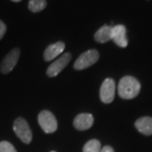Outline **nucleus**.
<instances>
[{
    "instance_id": "1a4fd4ad",
    "label": "nucleus",
    "mask_w": 152,
    "mask_h": 152,
    "mask_svg": "<svg viewBox=\"0 0 152 152\" xmlns=\"http://www.w3.org/2000/svg\"><path fill=\"white\" fill-rule=\"evenodd\" d=\"M94 124L93 116L90 113H80L77 115L74 120V126L78 130H87Z\"/></svg>"
},
{
    "instance_id": "a211bd4d",
    "label": "nucleus",
    "mask_w": 152,
    "mask_h": 152,
    "mask_svg": "<svg viewBox=\"0 0 152 152\" xmlns=\"http://www.w3.org/2000/svg\"><path fill=\"white\" fill-rule=\"evenodd\" d=\"M11 1H13V2H20V1H21V0H11Z\"/></svg>"
},
{
    "instance_id": "2eb2a0df",
    "label": "nucleus",
    "mask_w": 152,
    "mask_h": 152,
    "mask_svg": "<svg viewBox=\"0 0 152 152\" xmlns=\"http://www.w3.org/2000/svg\"><path fill=\"white\" fill-rule=\"evenodd\" d=\"M0 152H17L14 145L8 141L0 142Z\"/></svg>"
},
{
    "instance_id": "423d86ee",
    "label": "nucleus",
    "mask_w": 152,
    "mask_h": 152,
    "mask_svg": "<svg viewBox=\"0 0 152 152\" xmlns=\"http://www.w3.org/2000/svg\"><path fill=\"white\" fill-rule=\"evenodd\" d=\"M116 91L115 81L113 79H106L100 89V98L104 103H111L114 100Z\"/></svg>"
},
{
    "instance_id": "9d476101",
    "label": "nucleus",
    "mask_w": 152,
    "mask_h": 152,
    "mask_svg": "<svg viewBox=\"0 0 152 152\" xmlns=\"http://www.w3.org/2000/svg\"><path fill=\"white\" fill-rule=\"evenodd\" d=\"M64 48H65V44L63 42H58L56 43L49 45L44 52V60L47 62L53 60L64 52Z\"/></svg>"
},
{
    "instance_id": "f8f14e48",
    "label": "nucleus",
    "mask_w": 152,
    "mask_h": 152,
    "mask_svg": "<svg viewBox=\"0 0 152 152\" xmlns=\"http://www.w3.org/2000/svg\"><path fill=\"white\" fill-rule=\"evenodd\" d=\"M112 34H113V26L105 25L96 32L94 38L96 42L99 43H106L112 40Z\"/></svg>"
},
{
    "instance_id": "dca6fc26",
    "label": "nucleus",
    "mask_w": 152,
    "mask_h": 152,
    "mask_svg": "<svg viewBox=\"0 0 152 152\" xmlns=\"http://www.w3.org/2000/svg\"><path fill=\"white\" fill-rule=\"evenodd\" d=\"M6 31H7V26H6V25L4 22L2 21V20H0V41L3 39L4 37Z\"/></svg>"
},
{
    "instance_id": "39448f33",
    "label": "nucleus",
    "mask_w": 152,
    "mask_h": 152,
    "mask_svg": "<svg viewBox=\"0 0 152 152\" xmlns=\"http://www.w3.org/2000/svg\"><path fill=\"white\" fill-rule=\"evenodd\" d=\"M20 55V50L17 48L10 51L0 64V72L2 74H8L13 70L18 63Z\"/></svg>"
},
{
    "instance_id": "20e7f679",
    "label": "nucleus",
    "mask_w": 152,
    "mask_h": 152,
    "mask_svg": "<svg viewBox=\"0 0 152 152\" xmlns=\"http://www.w3.org/2000/svg\"><path fill=\"white\" fill-rule=\"evenodd\" d=\"M38 122L42 130L47 134L54 133L58 129V122L55 116L48 110H44L40 113Z\"/></svg>"
},
{
    "instance_id": "ddd939ff",
    "label": "nucleus",
    "mask_w": 152,
    "mask_h": 152,
    "mask_svg": "<svg viewBox=\"0 0 152 152\" xmlns=\"http://www.w3.org/2000/svg\"><path fill=\"white\" fill-rule=\"evenodd\" d=\"M46 7H47L46 0H30L28 4L29 10L33 13H37L43 10Z\"/></svg>"
},
{
    "instance_id": "f257e3e1",
    "label": "nucleus",
    "mask_w": 152,
    "mask_h": 152,
    "mask_svg": "<svg viewBox=\"0 0 152 152\" xmlns=\"http://www.w3.org/2000/svg\"><path fill=\"white\" fill-rule=\"evenodd\" d=\"M140 83L133 76H124L120 80L118 91L123 99H133L136 97L140 91Z\"/></svg>"
},
{
    "instance_id": "4468645a",
    "label": "nucleus",
    "mask_w": 152,
    "mask_h": 152,
    "mask_svg": "<svg viewBox=\"0 0 152 152\" xmlns=\"http://www.w3.org/2000/svg\"><path fill=\"white\" fill-rule=\"evenodd\" d=\"M102 150L101 143L97 140H91L83 148V152H100Z\"/></svg>"
},
{
    "instance_id": "f03ea898",
    "label": "nucleus",
    "mask_w": 152,
    "mask_h": 152,
    "mask_svg": "<svg viewBox=\"0 0 152 152\" xmlns=\"http://www.w3.org/2000/svg\"><path fill=\"white\" fill-rule=\"evenodd\" d=\"M14 131L20 140L25 144H30L32 140V132L26 120L18 118L14 122Z\"/></svg>"
},
{
    "instance_id": "0eeeda50",
    "label": "nucleus",
    "mask_w": 152,
    "mask_h": 152,
    "mask_svg": "<svg viewBox=\"0 0 152 152\" xmlns=\"http://www.w3.org/2000/svg\"><path fill=\"white\" fill-rule=\"evenodd\" d=\"M71 60V54L69 53H66L64 55H62L60 58L54 61L51 65L49 66L47 75L49 77H55L59 74L61 71L63 70L66 66L69 64V63Z\"/></svg>"
},
{
    "instance_id": "f3484780",
    "label": "nucleus",
    "mask_w": 152,
    "mask_h": 152,
    "mask_svg": "<svg viewBox=\"0 0 152 152\" xmlns=\"http://www.w3.org/2000/svg\"><path fill=\"white\" fill-rule=\"evenodd\" d=\"M100 152H114V150L111 146L106 145V146H104L103 148H102V150H101V151Z\"/></svg>"
},
{
    "instance_id": "6ab92c4d",
    "label": "nucleus",
    "mask_w": 152,
    "mask_h": 152,
    "mask_svg": "<svg viewBox=\"0 0 152 152\" xmlns=\"http://www.w3.org/2000/svg\"><path fill=\"white\" fill-rule=\"evenodd\" d=\"M51 152H56V151H51Z\"/></svg>"
},
{
    "instance_id": "6e6552de",
    "label": "nucleus",
    "mask_w": 152,
    "mask_h": 152,
    "mask_svg": "<svg viewBox=\"0 0 152 152\" xmlns=\"http://www.w3.org/2000/svg\"><path fill=\"white\" fill-rule=\"evenodd\" d=\"M127 30L124 25H118L113 26V34L112 40L116 45L120 48H126L128 46V39H127Z\"/></svg>"
},
{
    "instance_id": "7ed1b4c3",
    "label": "nucleus",
    "mask_w": 152,
    "mask_h": 152,
    "mask_svg": "<svg viewBox=\"0 0 152 152\" xmlns=\"http://www.w3.org/2000/svg\"><path fill=\"white\" fill-rule=\"evenodd\" d=\"M100 55L96 50L91 49L88 50L86 52L83 53L79 58L76 60L74 68L76 70H82L91 67L93 64H95L99 59Z\"/></svg>"
},
{
    "instance_id": "9b49d317",
    "label": "nucleus",
    "mask_w": 152,
    "mask_h": 152,
    "mask_svg": "<svg viewBox=\"0 0 152 152\" xmlns=\"http://www.w3.org/2000/svg\"><path fill=\"white\" fill-rule=\"evenodd\" d=\"M135 127L139 132L145 135L152 134V118L143 117L135 122Z\"/></svg>"
}]
</instances>
